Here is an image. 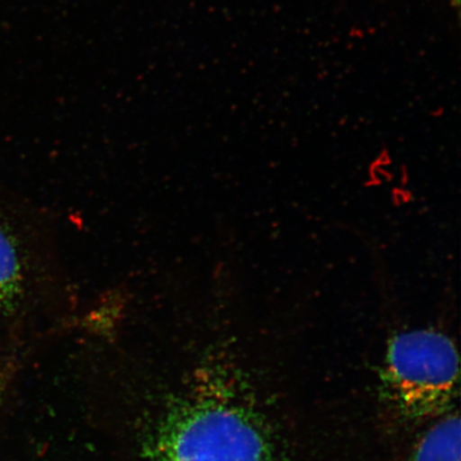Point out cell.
Returning a JSON list of instances; mask_svg holds the SVG:
<instances>
[{
  "instance_id": "6da1fadb",
  "label": "cell",
  "mask_w": 461,
  "mask_h": 461,
  "mask_svg": "<svg viewBox=\"0 0 461 461\" xmlns=\"http://www.w3.org/2000/svg\"><path fill=\"white\" fill-rule=\"evenodd\" d=\"M383 376L390 400L403 416H438L458 388L456 346L441 332H402L389 344Z\"/></svg>"
},
{
  "instance_id": "277c9868",
  "label": "cell",
  "mask_w": 461,
  "mask_h": 461,
  "mask_svg": "<svg viewBox=\"0 0 461 461\" xmlns=\"http://www.w3.org/2000/svg\"><path fill=\"white\" fill-rule=\"evenodd\" d=\"M411 461H460V420L448 416L426 432Z\"/></svg>"
},
{
  "instance_id": "8992f818",
  "label": "cell",
  "mask_w": 461,
  "mask_h": 461,
  "mask_svg": "<svg viewBox=\"0 0 461 461\" xmlns=\"http://www.w3.org/2000/svg\"><path fill=\"white\" fill-rule=\"evenodd\" d=\"M454 4H458L459 3V0H453Z\"/></svg>"
},
{
  "instance_id": "7a4b0ae2",
  "label": "cell",
  "mask_w": 461,
  "mask_h": 461,
  "mask_svg": "<svg viewBox=\"0 0 461 461\" xmlns=\"http://www.w3.org/2000/svg\"><path fill=\"white\" fill-rule=\"evenodd\" d=\"M160 461H274L272 447L244 409L227 402L194 408L167 438Z\"/></svg>"
},
{
  "instance_id": "3957f363",
  "label": "cell",
  "mask_w": 461,
  "mask_h": 461,
  "mask_svg": "<svg viewBox=\"0 0 461 461\" xmlns=\"http://www.w3.org/2000/svg\"><path fill=\"white\" fill-rule=\"evenodd\" d=\"M26 278L19 236L0 206V321L19 307L24 297Z\"/></svg>"
},
{
  "instance_id": "5b68a950",
  "label": "cell",
  "mask_w": 461,
  "mask_h": 461,
  "mask_svg": "<svg viewBox=\"0 0 461 461\" xmlns=\"http://www.w3.org/2000/svg\"><path fill=\"white\" fill-rule=\"evenodd\" d=\"M3 387H4V384H3L2 379H0V396H2V394H3Z\"/></svg>"
}]
</instances>
